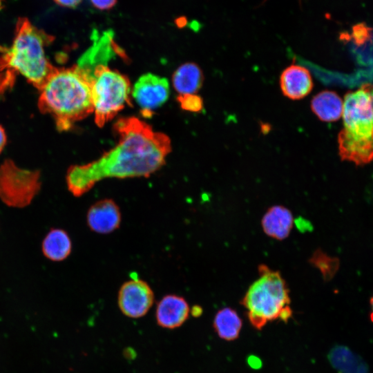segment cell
Instances as JSON below:
<instances>
[{
    "label": "cell",
    "instance_id": "cb8c5ba5",
    "mask_svg": "<svg viewBox=\"0 0 373 373\" xmlns=\"http://www.w3.org/2000/svg\"><path fill=\"white\" fill-rule=\"evenodd\" d=\"M57 4L67 8H75L82 0H54Z\"/></svg>",
    "mask_w": 373,
    "mask_h": 373
},
{
    "label": "cell",
    "instance_id": "d6986e66",
    "mask_svg": "<svg viewBox=\"0 0 373 373\" xmlns=\"http://www.w3.org/2000/svg\"><path fill=\"white\" fill-rule=\"evenodd\" d=\"M213 325L216 334L221 339L231 341L238 338L242 321L235 309L226 307L216 312Z\"/></svg>",
    "mask_w": 373,
    "mask_h": 373
},
{
    "label": "cell",
    "instance_id": "ac0fdd59",
    "mask_svg": "<svg viewBox=\"0 0 373 373\" xmlns=\"http://www.w3.org/2000/svg\"><path fill=\"white\" fill-rule=\"evenodd\" d=\"M332 365L338 373H368L366 363L344 345L334 347L328 354Z\"/></svg>",
    "mask_w": 373,
    "mask_h": 373
},
{
    "label": "cell",
    "instance_id": "603a6c76",
    "mask_svg": "<svg viewBox=\"0 0 373 373\" xmlns=\"http://www.w3.org/2000/svg\"><path fill=\"white\" fill-rule=\"evenodd\" d=\"M93 6L99 10H108L113 8L117 0H90Z\"/></svg>",
    "mask_w": 373,
    "mask_h": 373
},
{
    "label": "cell",
    "instance_id": "7c38bea8",
    "mask_svg": "<svg viewBox=\"0 0 373 373\" xmlns=\"http://www.w3.org/2000/svg\"><path fill=\"white\" fill-rule=\"evenodd\" d=\"M191 309L186 299L176 294H167L157 303L155 320L159 326L175 329L182 326L188 319Z\"/></svg>",
    "mask_w": 373,
    "mask_h": 373
},
{
    "label": "cell",
    "instance_id": "7a4b0ae2",
    "mask_svg": "<svg viewBox=\"0 0 373 373\" xmlns=\"http://www.w3.org/2000/svg\"><path fill=\"white\" fill-rule=\"evenodd\" d=\"M39 90L40 111L52 115L61 131L93 113L90 82L76 65L54 68Z\"/></svg>",
    "mask_w": 373,
    "mask_h": 373
},
{
    "label": "cell",
    "instance_id": "2e32d148",
    "mask_svg": "<svg viewBox=\"0 0 373 373\" xmlns=\"http://www.w3.org/2000/svg\"><path fill=\"white\" fill-rule=\"evenodd\" d=\"M343 102L334 91L323 90L315 95L311 101V108L322 121L334 122L343 115Z\"/></svg>",
    "mask_w": 373,
    "mask_h": 373
},
{
    "label": "cell",
    "instance_id": "7402d4cb",
    "mask_svg": "<svg viewBox=\"0 0 373 373\" xmlns=\"http://www.w3.org/2000/svg\"><path fill=\"white\" fill-rule=\"evenodd\" d=\"M15 73L10 70L0 71V96L14 84Z\"/></svg>",
    "mask_w": 373,
    "mask_h": 373
},
{
    "label": "cell",
    "instance_id": "5bb4252c",
    "mask_svg": "<svg viewBox=\"0 0 373 373\" xmlns=\"http://www.w3.org/2000/svg\"><path fill=\"white\" fill-rule=\"evenodd\" d=\"M294 216L291 211L282 205L269 207L261 219V227L269 237L283 240L286 239L293 228Z\"/></svg>",
    "mask_w": 373,
    "mask_h": 373
},
{
    "label": "cell",
    "instance_id": "6da1fadb",
    "mask_svg": "<svg viewBox=\"0 0 373 373\" xmlns=\"http://www.w3.org/2000/svg\"><path fill=\"white\" fill-rule=\"evenodd\" d=\"M113 130L119 137L115 147L91 162L68 169L66 185L73 196L83 195L103 179L147 178L164 165L171 151L166 134L135 117L119 119Z\"/></svg>",
    "mask_w": 373,
    "mask_h": 373
},
{
    "label": "cell",
    "instance_id": "5b68a950",
    "mask_svg": "<svg viewBox=\"0 0 373 373\" xmlns=\"http://www.w3.org/2000/svg\"><path fill=\"white\" fill-rule=\"evenodd\" d=\"M95 122L102 127L126 104L131 105L128 77L106 64L96 66L90 76Z\"/></svg>",
    "mask_w": 373,
    "mask_h": 373
},
{
    "label": "cell",
    "instance_id": "9a60e30c",
    "mask_svg": "<svg viewBox=\"0 0 373 373\" xmlns=\"http://www.w3.org/2000/svg\"><path fill=\"white\" fill-rule=\"evenodd\" d=\"M41 250L48 259L55 262L62 261L71 253L72 241L65 230L51 229L43 240Z\"/></svg>",
    "mask_w": 373,
    "mask_h": 373
},
{
    "label": "cell",
    "instance_id": "44dd1931",
    "mask_svg": "<svg viewBox=\"0 0 373 373\" xmlns=\"http://www.w3.org/2000/svg\"><path fill=\"white\" fill-rule=\"evenodd\" d=\"M178 101L182 109L198 113L203 108V100L202 97L195 94L179 95Z\"/></svg>",
    "mask_w": 373,
    "mask_h": 373
},
{
    "label": "cell",
    "instance_id": "8fae6325",
    "mask_svg": "<svg viewBox=\"0 0 373 373\" xmlns=\"http://www.w3.org/2000/svg\"><path fill=\"white\" fill-rule=\"evenodd\" d=\"M122 214L118 204L111 198H104L93 203L86 213V223L93 232L108 234L117 229Z\"/></svg>",
    "mask_w": 373,
    "mask_h": 373
},
{
    "label": "cell",
    "instance_id": "ffe728a7",
    "mask_svg": "<svg viewBox=\"0 0 373 373\" xmlns=\"http://www.w3.org/2000/svg\"><path fill=\"white\" fill-rule=\"evenodd\" d=\"M309 262L319 269L325 279L331 278L338 267V260L328 256L321 250H316L309 259Z\"/></svg>",
    "mask_w": 373,
    "mask_h": 373
},
{
    "label": "cell",
    "instance_id": "d4e9b609",
    "mask_svg": "<svg viewBox=\"0 0 373 373\" xmlns=\"http://www.w3.org/2000/svg\"><path fill=\"white\" fill-rule=\"evenodd\" d=\"M6 143V135L4 129L0 126V153L2 151Z\"/></svg>",
    "mask_w": 373,
    "mask_h": 373
},
{
    "label": "cell",
    "instance_id": "30bf717a",
    "mask_svg": "<svg viewBox=\"0 0 373 373\" xmlns=\"http://www.w3.org/2000/svg\"><path fill=\"white\" fill-rule=\"evenodd\" d=\"M338 154L343 161L357 166L373 161V129L365 133H354L343 128L338 135Z\"/></svg>",
    "mask_w": 373,
    "mask_h": 373
},
{
    "label": "cell",
    "instance_id": "9c48e42d",
    "mask_svg": "<svg viewBox=\"0 0 373 373\" xmlns=\"http://www.w3.org/2000/svg\"><path fill=\"white\" fill-rule=\"evenodd\" d=\"M169 95L170 86L167 79L151 73L141 75L132 90V97L145 117L151 116L153 110L163 105Z\"/></svg>",
    "mask_w": 373,
    "mask_h": 373
},
{
    "label": "cell",
    "instance_id": "277c9868",
    "mask_svg": "<svg viewBox=\"0 0 373 373\" xmlns=\"http://www.w3.org/2000/svg\"><path fill=\"white\" fill-rule=\"evenodd\" d=\"M290 302L288 286L281 274L263 264L241 300L251 325L259 330L269 322H287L292 316Z\"/></svg>",
    "mask_w": 373,
    "mask_h": 373
},
{
    "label": "cell",
    "instance_id": "4fadbf2b",
    "mask_svg": "<svg viewBox=\"0 0 373 373\" xmlns=\"http://www.w3.org/2000/svg\"><path fill=\"white\" fill-rule=\"evenodd\" d=\"M313 86L309 71L300 65L288 66L280 77V89L283 95L291 99L304 98L312 91Z\"/></svg>",
    "mask_w": 373,
    "mask_h": 373
},
{
    "label": "cell",
    "instance_id": "484cf974",
    "mask_svg": "<svg viewBox=\"0 0 373 373\" xmlns=\"http://www.w3.org/2000/svg\"><path fill=\"white\" fill-rule=\"evenodd\" d=\"M370 305L372 309V317L373 318V296H372L370 299Z\"/></svg>",
    "mask_w": 373,
    "mask_h": 373
},
{
    "label": "cell",
    "instance_id": "3957f363",
    "mask_svg": "<svg viewBox=\"0 0 373 373\" xmlns=\"http://www.w3.org/2000/svg\"><path fill=\"white\" fill-rule=\"evenodd\" d=\"M51 38L28 19H19L12 45L0 47V71L19 73L39 89L55 68L45 54V46Z\"/></svg>",
    "mask_w": 373,
    "mask_h": 373
},
{
    "label": "cell",
    "instance_id": "ba28073f",
    "mask_svg": "<svg viewBox=\"0 0 373 373\" xmlns=\"http://www.w3.org/2000/svg\"><path fill=\"white\" fill-rule=\"evenodd\" d=\"M154 292L147 282L131 278L120 287L117 304L122 313L131 318H139L146 314L154 303Z\"/></svg>",
    "mask_w": 373,
    "mask_h": 373
},
{
    "label": "cell",
    "instance_id": "8992f818",
    "mask_svg": "<svg viewBox=\"0 0 373 373\" xmlns=\"http://www.w3.org/2000/svg\"><path fill=\"white\" fill-rule=\"evenodd\" d=\"M40 178L39 171L22 169L6 160L0 166V200L11 207L29 205L41 189Z\"/></svg>",
    "mask_w": 373,
    "mask_h": 373
},
{
    "label": "cell",
    "instance_id": "e0dca14e",
    "mask_svg": "<svg viewBox=\"0 0 373 373\" xmlns=\"http://www.w3.org/2000/svg\"><path fill=\"white\" fill-rule=\"evenodd\" d=\"M203 73L194 63H185L174 72L172 83L179 95L195 94L202 86Z\"/></svg>",
    "mask_w": 373,
    "mask_h": 373
},
{
    "label": "cell",
    "instance_id": "52a82bcc",
    "mask_svg": "<svg viewBox=\"0 0 373 373\" xmlns=\"http://www.w3.org/2000/svg\"><path fill=\"white\" fill-rule=\"evenodd\" d=\"M344 128L354 133L373 129V84H365L344 97Z\"/></svg>",
    "mask_w": 373,
    "mask_h": 373
}]
</instances>
